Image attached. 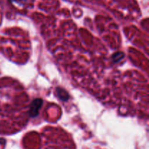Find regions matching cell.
Instances as JSON below:
<instances>
[{"instance_id": "obj_1", "label": "cell", "mask_w": 149, "mask_h": 149, "mask_svg": "<svg viewBox=\"0 0 149 149\" xmlns=\"http://www.w3.org/2000/svg\"><path fill=\"white\" fill-rule=\"evenodd\" d=\"M42 100L41 99H35L32 102L30 107V111H29V114L31 117H35L39 113V110L42 106Z\"/></svg>"}, {"instance_id": "obj_2", "label": "cell", "mask_w": 149, "mask_h": 149, "mask_svg": "<svg viewBox=\"0 0 149 149\" xmlns=\"http://www.w3.org/2000/svg\"><path fill=\"white\" fill-rule=\"evenodd\" d=\"M56 94L57 96L61 99L63 101H66L68 99V94L67 93V92L65 90H63V88H57L56 90Z\"/></svg>"}, {"instance_id": "obj_3", "label": "cell", "mask_w": 149, "mask_h": 149, "mask_svg": "<svg viewBox=\"0 0 149 149\" xmlns=\"http://www.w3.org/2000/svg\"><path fill=\"white\" fill-rule=\"evenodd\" d=\"M123 58H124V54L121 53V52H117V53L114 54V55H113V57H112V58H113L114 62H118V61H121Z\"/></svg>"}]
</instances>
